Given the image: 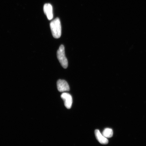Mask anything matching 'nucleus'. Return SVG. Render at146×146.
I'll list each match as a JSON object with an SVG mask.
<instances>
[{"label": "nucleus", "instance_id": "4", "mask_svg": "<svg viewBox=\"0 0 146 146\" xmlns=\"http://www.w3.org/2000/svg\"><path fill=\"white\" fill-rule=\"evenodd\" d=\"M57 86L58 90L60 92L70 90V88L68 83L64 80H58L57 82Z\"/></svg>", "mask_w": 146, "mask_h": 146}, {"label": "nucleus", "instance_id": "7", "mask_svg": "<svg viewBox=\"0 0 146 146\" xmlns=\"http://www.w3.org/2000/svg\"><path fill=\"white\" fill-rule=\"evenodd\" d=\"M103 135L106 138L112 137L113 135V131L111 129L106 128L103 132Z\"/></svg>", "mask_w": 146, "mask_h": 146}, {"label": "nucleus", "instance_id": "6", "mask_svg": "<svg viewBox=\"0 0 146 146\" xmlns=\"http://www.w3.org/2000/svg\"><path fill=\"white\" fill-rule=\"evenodd\" d=\"M96 137L100 143L103 145H106L108 143V140L107 138L102 134L98 129H96L95 131Z\"/></svg>", "mask_w": 146, "mask_h": 146}, {"label": "nucleus", "instance_id": "5", "mask_svg": "<svg viewBox=\"0 0 146 146\" xmlns=\"http://www.w3.org/2000/svg\"><path fill=\"white\" fill-rule=\"evenodd\" d=\"M44 11L47 18L49 20H50L53 17V14L52 7L50 3H46L44 6Z\"/></svg>", "mask_w": 146, "mask_h": 146}, {"label": "nucleus", "instance_id": "1", "mask_svg": "<svg viewBox=\"0 0 146 146\" xmlns=\"http://www.w3.org/2000/svg\"><path fill=\"white\" fill-rule=\"evenodd\" d=\"M50 27L53 36L58 39L61 35V25L59 18H56L51 22Z\"/></svg>", "mask_w": 146, "mask_h": 146}, {"label": "nucleus", "instance_id": "2", "mask_svg": "<svg viewBox=\"0 0 146 146\" xmlns=\"http://www.w3.org/2000/svg\"><path fill=\"white\" fill-rule=\"evenodd\" d=\"M57 56L62 66L64 68H67L68 66V62L65 55V48L63 45H61L60 46L57 51Z\"/></svg>", "mask_w": 146, "mask_h": 146}, {"label": "nucleus", "instance_id": "3", "mask_svg": "<svg viewBox=\"0 0 146 146\" xmlns=\"http://www.w3.org/2000/svg\"><path fill=\"white\" fill-rule=\"evenodd\" d=\"M61 98L64 102V105L67 109L71 108L72 104V98L71 95L67 93H63L61 94Z\"/></svg>", "mask_w": 146, "mask_h": 146}]
</instances>
